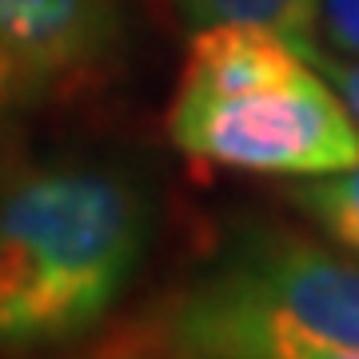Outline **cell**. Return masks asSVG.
<instances>
[{
  "mask_svg": "<svg viewBox=\"0 0 359 359\" xmlns=\"http://www.w3.org/2000/svg\"><path fill=\"white\" fill-rule=\"evenodd\" d=\"M156 200L128 164L32 156L0 168V355L68 347L128 295Z\"/></svg>",
  "mask_w": 359,
  "mask_h": 359,
  "instance_id": "obj_1",
  "label": "cell"
},
{
  "mask_svg": "<svg viewBox=\"0 0 359 359\" xmlns=\"http://www.w3.org/2000/svg\"><path fill=\"white\" fill-rule=\"evenodd\" d=\"M168 136L184 156L259 176L359 164V124L308 52L248 25L196 28Z\"/></svg>",
  "mask_w": 359,
  "mask_h": 359,
  "instance_id": "obj_2",
  "label": "cell"
},
{
  "mask_svg": "<svg viewBox=\"0 0 359 359\" xmlns=\"http://www.w3.org/2000/svg\"><path fill=\"white\" fill-rule=\"evenodd\" d=\"M192 283L295 332L359 347V256L304 231L264 219L236 224Z\"/></svg>",
  "mask_w": 359,
  "mask_h": 359,
  "instance_id": "obj_3",
  "label": "cell"
},
{
  "mask_svg": "<svg viewBox=\"0 0 359 359\" xmlns=\"http://www.w3.org/2000/svg\"><path fill=\"white\" fill-rule=\"evenodd\" d=\"M152 327L164 359H359V347L295 332L192 280L168 295Z\"/></svg>",
  "mask_w": 359,
  "mask_h": 359,
  "instance_id": "obj_4",
  "label": "cell"
},
{
  "mask_svg": "<svg viewBox=\"0 0 359 359\" xmlns=\"http://www.w3.org/2000/svg\"><path fill=\"white\" fill-rule=\"evenodd\" d=\"M120 40V0H0V44L28 68L40 92L104 72Z\"/></svg>",
  "mask_w": 359,
  "mask_h": 359,
  "instance_id": "obj_5",
  "label": "cell"
},
{
  "mask_svg": "<svg viewBox=\"0 0 359 359\" xmlns=\"http://www.w3.org/2000/svg\"><path fill=\"white\" fill-rule=\"evenodd\" d=\"M320 4L323 0H176L180 20L192 32L212 25H248L292 40L304 52L316 44Z\"/></svg>",
  "mask_w": 359,
  "mask_h": 359,
  "instance_id": "obj_6",
  "label": "cell"
},
{
  "mask_svg": "<svg viewBox=\"0 0 359 359\" xmlns=\"http://www.w3.org/2000/svg\"><path fill=\"white\" fill-rule=\"evenodd\" d=\"M283 200L335 248L359 256V164L323 176L283 180Z\"/></svg>",
  "mask_w": 359,
  "mask_h": 359,
  "instance_id": "obj_7",
  "label": "cell"
},
{
  "mask_svg": "<svg viewBox=\"0 0 359 359\" xmlns=\"http://www.w3.org/2000/svg\"><path fill=\"white\" fill-rule=\"evenodd\" d=\"M311 48L359 60V0H323Z\"/></svg>",
  "mask_w": 359,
  "mask_h": 359,
  "instance_id": "obj_8",
  "label": "cell"
},
{
  "mask_svg": "<svg viewBox=\"0 0 359 359\" xmlns=\"http://www.w3.org/2000/svg\"><path fill=\"white\" fill-rule=\"evenodd\" d=\"M40 96V84L28 76V68L16 60L13 52L0 44V124L4 120H13L28 100H36Z\"/></svg>",
  "mask_w": 359,
  "mask_h": 359,
  "instance_id": "obj_9",
  "label": "cell"
},
{
  "mask_svg": "<svg viewBox=\"0 0 359 359\" xmlns=\"http://www.w3.org/2000/svg\"><path fill=\"white\" fill-rule=\"evenodd\" d=\"M308 60L327 76V84L339 92V100L347 104L351 120L359 124V60H351V56H335V52H323V48H308Z\"/></svg>",
  "mask_w": 359,
  "mask_h": 359,
  "instance_id": "obj_10",
  "label": "cell"
}]
</instances>
